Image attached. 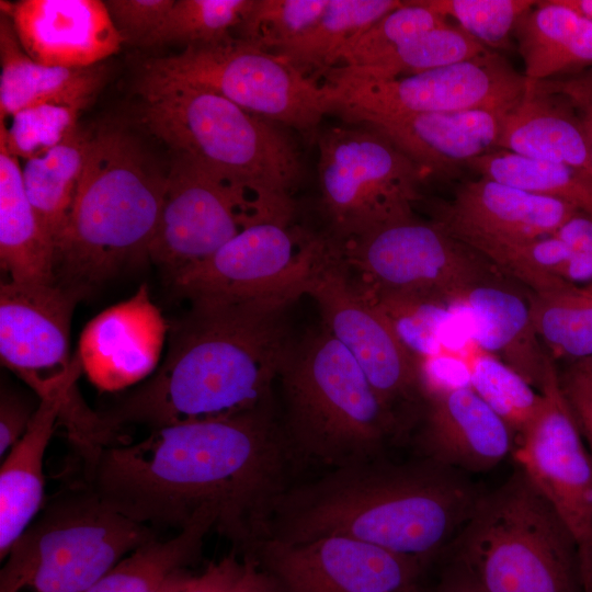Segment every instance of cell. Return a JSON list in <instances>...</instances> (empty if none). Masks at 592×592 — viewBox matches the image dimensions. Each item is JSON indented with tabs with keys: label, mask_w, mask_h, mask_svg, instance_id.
Masks as SVG:
<instances>
[{
	"label": "cell",
	"mask_w": 592,
	"mask_h": 592,
	"mask_svg": "<svg viewBox=\"0 0 592 592\" xmlns=\"http://www.w3.org/2000/svg\"><path fill=\"white\" fill-rule=\"evenodd\" d=\"M448 22L420 0L403 1L353 41L341 54L339 62L353 69L366 67L409 39Z\"/></svg>",
	"instance_id": "obj_40"
},
{
	"label": "cell",
	"mask_w": 592,
	"mask_h": 592,
	"mask_svg": "<svg viewBox=\"0 0 592 592\" xmlns=\"http://www.w3.org/2000/svg\"><path fill=\"white\" fill-rule=\"evenodd\" d=\"M592 379V356L572 363Z\"/></svg>",
	"instance_id": "obj_54"
},
{
	"label": "cell",
	"mask_w": 592,
	"mask_h": 592,
	"mask_svg": "<svg viewBox=\"0 0 592 592\" xmlns=\"http://www.w3.org/2000/svg\"><path fill=\"white\" fill-rule=\"evenodd\" d=\"M167 186L132 135L93 132L66 225L55 244V283L82 298L123 266L148 258Z\"/></svg>",
	"instance_id": "obj_5"
},
{
	"label": "cell",
	"mask_w": 592,
	"mask_h": 592,
	"mask_svg": "<svg viewBox=\"0 0 592 592\" xmlns=\"http://www.w3.org/2000/svg\"><path fill=\"white\" fill-rule=\"evenodd\" d=\"M237 592H278L273 580L250 557H243V570Z\"/></svg>",
	"instance_id": "obj_49"
},
{
	"label": "cell",
	"mask_w": 592,
	"mask_h": 592,
	"mask_svg": "<svg viewBox=\"0 0 592 592\" xmlns=\"http://www.w3.org/2000/svg\"><path fill=\"white\" fill-rule=\"evenodd\" d=\"M259 221L266 220L242 193L190 157L178 155L167 173L148 258L172 276Z\"/></svg>",
	"instance_id": "obj_17"
},
{
	"label": "cell",
	"mask_w": 592,
	"mask_h": 592,
	"mask_svg": "<svg viewBox=\"0 0 592 592\" xmlns=\"http://www.w3.org/2000/svg\"><path fill=\"white\" fill-rule=\"evenodd\" d=\"M0 121L39 104H62L83 111L105 79L102 64L90 67L48 66L22 48L7 14L0 18Z\"/></svg>",
	"instance_id": "obj_25"
},
{
	"label": "cell",
	"mask_w": 592,
	"mask_h": 592,
	"mask_svg": "<svg viewBox=\"0 0 592 592\" xmlns=\"http://www.w3.org/2000/svg\"><path fill=\"white\" fill-rule=\"evenodd\" d=\"M424 399L420 445L428 459L452 469L482 471L513 452L514 433L469 385L435 389Z\"/></svg>",
	"instance_id": "obj_23"
},
{
	"label": "cell",
	"mask_w": 592,
	"mask_h": 592,
	"mask_svg": "<svg viewBox=\"0 0 592 592\" xmlns=\"http://www.w3.org/2000/svg\"><path fill=\"white\" fill-rule=\"evenodd\" d=\"M458 305L468 312L471 335L482 351L540 391L553 358L542 348L528 304L498 281L470 288Z\"/></svg>",
	"instance_id": "obj_26"
},
{
	"label": "cell",
	"mask_w": 592,
	"mask_h": 592,
	"mask_svg": "<svg viewBox=\"0 0 592 592\" xmlns=\"http://www.w3.org/2000/svg\"><path fill=\"white\" fill-rule=\"evenodd\" d=\"M514 36L530 80L558 79L592 65V21L558 0L537 1Z\"/></svg>",
	"instance_id": "obj_29"
},
{
	"label": "cell",
	"mask_w": 592,
	"mask_h": 592,
	"mask_svg": "<svg viewBox=\"0 0 592 592\" xmlns=\"http://www.w3.org/2000/svg\"><path fill=\"white\" fill-rule=\"evenodd\" d=\"M210 530L209 520L198 519L168 539L156 538L122 559L84 592H153L196 559Z\"/></svg>",
	"instance_id": "obj_32"
},
{
	"label": "cell",
	"mask_w": 592,
	"mask_h": 592,
	"mask_svg": "<svg viewBox=\"0 0 592 592\" xmlns=\"http://www.w3.org/2000/svg\"><path fill=\"white\" fill-rule=\"evenodd\" d=\"M543 406L513 448L517 468L573 535L580 565L592 547V457L549 362Z\"/></svg>",
	"instance_id": "obj_16"
},
{
	"label": "cell",
	"mask_w": 592,
	"mask_h": 592,
	"mask_svg": "<svg viewBox=\"0 0 592 592\" xmlns=\"http://www.w3.org/2000/svg\"><path fill=\"white\" fill-rule=\"evenodd\" d=\"M62 406L41 400L23 436L5 454L0 468V558L34 521L44 500L43 460Z\"/></svg>",
	"instance_id": "obj_27"
},
{
	"label": "cell",
	"mask_w": 592,
	"mask_h": 592,
	"mask_svg": "<svg viewBox=\"0 0 592 592\" xmlns=\"http://www.w3.org/2000/svg\"><path fill=\"white\" fill-rule=\"evenodd\" d=\"M174 0H107L104 4L123 42L150 46Z\"/></svg>",
	"instance_id": "obj_43"
},
{
	"label": "cell",
	"mask_w": 592,
	"mask_h": 592,
	"mask_svg": "<svg viewBox=\"0 0 592 592\" xmlns=\"http://www.w3.org/2000/svg\"><path fill=\"white\" fill-rule=\"evenodd\" d=\"M322 75L332 111L351 123L365 116L469 110L506 113L523 96L527 80L494 50L394 79L368 78L341 66Z\"/></svg>",
	"instance_id": "obj_13"
},
{
	"label": "cell",
	"mask_w": 592,
	"mask_h": 592,
	"mask_svg": "<svg viewBox=\"0 0 592 592\" xmlns=\"http://www.w3.org/2000/svg\"><path fill=\"white\" fill-rule=\"evenodd\" d=\"M243 570V559L236 553L210 562L196 576H191L180 592H237Z\"/></svg>",
	"instance_id": "obj_46"
},
{
	"label": "cell",
	"mask_w": 592,
	"mask_h": 592,
	"mask_svg": "<svg viewBox=\"0 0 592 592\" xmlns=\"http://www.w3.org/2000/svg\"><path fill=\"white\" fill-rule=\"evenodd\" d=\"M357 125L319 129L314 139L320 207L335 241L415 215L425 180L386 136Z\"/></svg>",
	"instance_id": "obj_10"
},
{
	"label": "cell",
	"mask_w": 592,
	"mask_h": 592,
	"mask_svg": "<svg viewBox=\"0 0 592 592\" xmlns=\"http://www.w3.org/2000/svg\"><path fill=\"white\" fill-rule=\"evenodd\" d=\"M583 592H592V547L588 558L580 565Z\"/></svg>",
	"instance_id": "obj_53"
},
{
	"label": "cell",
	"mask_w": 592,
	"mask_h": 592,
	"mask_svg": "<svg viewBox=\"0 0 592 592\" xmlns=\"http://www.w3.org/2000/svg\"><path fill=\"white\" fill-rule=\"evenodd\" d=\"M437 592H483L470 572L459 562L443 579Z\"/></svg>",
	"instance_id": "obj_50"
},
{
	"label": "cell",
	"mask_w": 592,
	"mask_h": 592,
	"mask_svg": "<svg viewBox=\"0 0 592 592\" xmlns=\"http://www.w3.org/2000/svg\"><path fill=\"white\" fill-rule=\"evenodd\" d=\"M156 538L153 527L117 511L86 483L67 489L10 548L0 592H84Z\"/></svg>",
	"instance_id": "obj_8"
},
{
	"label": "cell",
	"mask_w": 592,
	"mask_h": 592,
	"mask_svg": "<svg viewBox=\"0 0 592 592\" xmlns=\"http://www.w3.org/2000/svg\"><path fill=\"white\" fill-rule=\"evenodd\" d=\"M93 132L78 127L46 153L25 160V193L54 247L68 219Z\"/></svg>",
	"instance_id": "obj_31"
},
{
	"label": "cell",
	"mask_w": 592,
	"mask_h": 592,
	"mask_svg": "<svg viewBox=\"0 0 592 592\" xmlns=\"http://www.w3.org/2000/svg\"><path fill=\"white\" fill-rule=\"evenodd\" d=\"M0 262L9 280L55 283V247L25 193L22 168L0 140Z\"/></svg>",
	"instance_id": "obj_28"
},
{
	"label": "cell",
	"mask_w": 592,
	"mask_h": 592,
	"mask_svg": "<svg viewBox=\"0 0 592 592\" xmlns=\"http://www.w3.org/2000/svg\"><path fill=\"white\" fill-rule=\"evenodd\" d=\"M80 299L56 283L1 282L0 356L39 401L61 403L59 423L79 454L87 455L103 444L105 430L77 388L80 358L69 356L71 317Z\"/></svg>",
	"instance_id": "obj_9"
},
{
	"label": "cell",
	"mask_w": 592,
	"mask_h": 592,
	"mask_svg": "<svg viewBox=\"0 0 592 592\" xmlns=\"http://www.w3.org/2000/svg\"><path fill=\"white\" fill-rule=\"evenodd\" d=\"M168 325L143 284L127 300L95 316L84 327L79 349L82 371L102 391H117L152 373Z\"/></svg>",
	"instance_id": "obj_20"
},
{
	"label": "cell",
	"mask_w": 592,
	"mask_h": 592,
	"mask_svg": "<svg viewBox=\"0 0 592 592\" xmlns=\"http://www.w3.org/2000/svg\"><path fill=\"white\" fill-rule=\"evenodd\" d=\"M491 50L508 49L519 20L535 0H420Z\"/></svg>",
	"instance_id": "obj_41"
},
{
	"label": "cell",
	"mask_w": 592,
	"mask_h": 592,
	"mask_svg": "<svg viewBox=\"0 0 592 592\" xmlns=\"http://www.w3.org/2000/svg\"><path fill=\"white\" fill-rule=\"evenodd\" d=\"M485 177L532 194L566 202L592 215V175L568 164L494 149L468 166Z\"/></svg>",
	"instance_id": "obj_33"
},
{
	"label": "cell",
	"mask_w": 592,
	"mask_h": 592,
	"mask_svg": "<svg viewBox=\"0 0 592 592\" xmlns=\"http://www.w3.org/2000/svg\"><path fill=\"white\" fill-rule=\"evenodd\" d=\"M323 326L355 358L382 402L396 409L423 397L421 361L351 281L333 240L306 285Z\"/></svg>",
	"instance_id": "obj_15"
},
{
	"label": "cell",
	"mask_w": 592,
	"mask_h": 592,
	"mask_svg": "<svg viewBox=\"0 0 592 592\" xmlns=\"http://www.w3.org/2000/svg\"><path fill=\"white\" fill-rule=\"evenodd\" d=\"M542 82L548 89L563 94L574 106L583 126L592 161V70Z\"/></svg>",
	"instance_id": "obj_47"
},
{
	"label": "cell",
	"mask_w": 592,
	"mask_h": 592,
	"mask_svg": "<svg viewBox=\"0 0 592 592\" xmlns=\"http://www.w3.org/2000/svg\"><path fill=\"white\" fill-rule=\"evenodd\" d=\"M300 296L191 299L172 327L159 369L99 412L106 430L117 436L130 424L155 430L271 403L272 385L294 342L286 312Z\"/></svg>",
	"instance_id": "obj_2"
},
{
	"label": "cell",
	"mask_w": 592,
	"mask_h": 592,
	"mask_svg": "<svg viewBox=\"0 0 592 592\" xmlns=\"http://www.w3.org/2000/svg\"><path fill=\"white\" fill-rule=\"evenodd\" d=\"M81 111L62 104H39L13 114L10 127L0 121V140L25 160L39 157L68 138Z\"/></svg>",
	"instance_id": "obj_42"
},
{
	"label": "cell",
	"mask_w": 592,
	"mask_h": 592,
	"mask_svg": "<svg viewBox=\"0 0 592 592\" xmlns=\"http://www.w3.org/2000/svg\"><path fill=\"white\" fill-rule=\"evenodd\" d=\"M278 378L292 460L331 468L367 460L397 429L361 366L323 326L294 340Z\"/></svg>",
	"instance_id": "obj_6"
},
{
	"label": "cell",
	"mask_w": 592,
	"mask_h": 592,
	"mask_svg": "<svg viewBox=\"0 0 592 592\" xmlns=\"http://www.w3.org/2000/svg\"><path fill=\"white\" fill-rule=\"evenodd\" d=\"M559 379L581 435L588 441L592 457V379L573 364L559 375Z\"/></svg>",
	"instance_id": "obj_45"
},
{
	"label": "cell",
	"mask_w": 592,
	"mask_h": 592,
	"mask_svg": "<svg viewBox=\"0 0 592 592\" xmlns=\"http://www.w3.org/2000/svg\"><path fill=\"white\" fill-rule=\"evenodd\" d=\"M358 291L386 316L402 343L421 363L441 355L444 335L455 319L451 304L431 297Z\"/></svg>",
	"instance_id": "obj_36"
},
{
	"label": "cell",
	"mask_w": 592,
	"mask_h": 592,
	"mask_svg": "<svg viewBox=\"0 0 592 592\" xmlns=\"http://www.w3.org/2000/svg\"><path fill=\"white\" fill-rule=\"evenodd\" d=\"M24 52L48 66L90 67L119 50L123 43L104 1H1Z\"/></svg>",
	"instance_id": "obj_21"
},
{
	"label": "cell",
	"mask_w": 592,
	"mask_h": 592,
	"mask_svg": "<svg viewBox=\"0 0 592 592\" xmlns=\"http://www.w3.org/2000/svg\"><path fill=\"white\" fill-rule=\"evenodd\" d=\"M565 7L592 21V0H558Z\"/></svg>",
	"instance_id": "obj_52"
},
{
	"label": "cell",
	"mask_w": 592,
	"mask_h": 592,
	"mask_svg": "<svg viewBox=\"0 0 592 592\" xmlns=\"http://www.w3.org/2000/svg\"><path fill=\"white\" fill-rule=\"evenodd\" d=\"M251 0H174L150 46L182 43L206 46L235 38Z\"/></svg>",
	"instance_id": "obj_38"
},
{
	"label": "cell",
	"mask_w": 592,
	"mask_h": 592,
	"mask_svg": "<svg viewBox=\"0 0 592 592\" xmlns=\"http://www.w3.org/2000/svg\"><path fill=\"white\" fill-rule=\"evenodd\" d=\"M293 462L271 403L238 414L155 429L103 447L83 464L84 483L126 516L179 531L206 517L249 556Z\"/></svg>",
	"instance_id": "obj_1"
},
{
	"label": "cell",
	"mask_w": 592,
	"mask_h": 592,
	"mask_svg": "<svg viewBox=\"0 0 592 592\" xmlns=\"http://www.w3.org/2000/svg\"><path fill=\"white\" fill-rule=\"evenodd\" d=\"M138 92L153 136L242 193L262 219L291 223L303 166L283 129L201 86L141 75Z\"/></svg>",
	"instance_id": "obj_4"
},
{
	"label": "cell",
	"mask_w": 592,
	"mask_h": 592,
	"mask_svg": "<svg viewBox=\"0 0 592 592\" xmlns=\"http://www.w3.org/2000/svg\"><path fill=\"white\" fill-rule=\"evenodd\" d=\"M327 234H311L289 223L259 221L243 228L208 258L171 276L187 299H252L299 293L326 257Z\"/></svg>",
	"instance_id": "obj_14"
},
{
	"label": "cell",
	"mask_w": 592,
	"mask_h": 592,
	"mask_svg": "<svg viewBox=\"0 0 592 592\" xmlns=\"http://www.w3.org/2000/svg\"><path fill=\"white\" fill-rule=\"evenodd\" d=\"M400 0H328L315 23L276 56L316 79L339 62L343 50Z\"/></svg>",
	"instance_id": "obj_30"
},
{
	"label": "cell",
	"mask_w": 592,
	"mask_h": 592,
	"mask_svg": "<svg viewBox=\"0 0 592 592\" xmlns=\"http://www.w3.org/2000/svg\"><path fill=\"white\" fill-rule=\"evenodd\" d=\"M39 406V405H38ZM37 407L22 394L8 388L0 397V454L3 457L26 432Z\"/></svg>",
	"instance_id": "obj_44"
},
{
	"label": "cell",
	"mask_w": 592,
	"mask_h": 592,
	"mask_svg": "<svg viewBox=\"0 0 592 592\" xmlns=\"http://www.w3.org/2000/svg\"><path fill=\"white\" fill-rule=\"evenodd\" d=\"M328 0H251L236 27L238 39L277 55L319 18Z\"/></svg>",
	"instance_id": "obj_39"
},
{
	"label": "cell",
	"mask_w": 592,
	"mask_h": 592,
	"mask_svg": "<svg viewBox=\"0 0 592 592\" xmlns=\"http://www.w3.org/2000/svg\"><path fill=\"white\" fill-rule=\"evenodd\" d=\"M477 500L452 468L430 459L392 465L371 458L287 486L273 504L264 538L345 536L423 561L464 527Z\"/></svg>",
	"instance_id": "obj_3"
},
{
	"label": "cell",
	"mask_w": 592,
	"mask_h": 592,
	"mask_svg": "<svg viewBox=\"0 0 592 592\" xmlns=\"http://www.w3.org/2000/svg\"><path fill=\"white\" fill-rule=\"evenodd\" d=\"M578 210L572 205L479 177L433 206V223L476 252L553 236Z\"/></svg>",
	"instance_id": "obj_19"
},
{
	"label": "cell",
	"mask_w": 592,
	"mask_h": 592,
	"mask_svg": "<svg viewBox=\"0 0 592 592\" xmlns=\"http://www.w3.org/2000/svg\"><path fill=\"white\" fill-rule=\"evenodd\" d=\"M191 576L186 569L178 570L168 577L153 592H180Z\"/></svg>",
	"instance_id": "obj_51"
},
{
	"label": "cell",
	"mask_w": 592,
	"mask_h": 592,
	"mask_svg": "<svg viewBox=\"0 0 592 592\" xmlns=\"http://www.w3.org/2000/svg\"><path fill=\"white\" fill-rule=\"evenodd\" d=\"M505 113L490 110L365 116L366 125L386 136L423 173L448 175L497 149Z\"/></svg>",
	"instance_id": "obj_22"
},
{
	"label": "cell",
	"mask_w": 592,
	"mask_h": 592,
	"mask_svg": "<svg viewBox=\"0 0 592 592\" xmlns=\"http://www.w3.org/2000/svg\"><path fill=\"white\" fill-rule=\"evenodd\" d=\"M497 149L568 164L592 175L588 141L574 106L542 81L526 80L523 96L503 115Z\"/></svg>",
	"instance_id": "obj_24"
},
{
	"label": "cell",
	"mask_w": 592,
	"mask_h": 592,
	"mask_svg": "<svg viewBox=\"0 0 592 592\" xmlns=\"http://www.w3.org/2000/svg\"><path fill=\"white\" fill-rule=\"evenodd\" d=\"M247 557L278 592H399L414 584L423 562L338 535L301 543L263 538Z\"/></svg>",
	"instance_id": "obj_18"
},
{
	"label": "cell",
	"mask_w": 592,
	"mask_h": 592,
	"mask_svg": "<svg viewBox=\"0 0 592 592\" xmlns=\"http://www.w3.org/2000/svg\"><path fill=\"white\" fill-rule=\"evenodd\" d=\"M534 329L549 350L573 362L592 356V291L569 282L543 293H531Z\"/></svg>",
	"instance_id": "obj_34"
},
{
	"label": "cell",
	"mask_w": 592,
	"mask_h": 592,
	"mask_svg": "<svg viewBox=\"0 0 592 592\" xmlns=\"http://www.w3.org/2000/svg\"><path fill=\"white\" fill-rule=\"evenodd\" d=\"M458 544L483 592H583L573 535L519 468L478 498Z\"/></svg>",
	"instance_id": "obj_7"
},
{
	"label": "cell",
	"mask_w": 592,
	"mask_h": 592,
	"mask_svg": "<svg viewBox=\"0 0 592 592\" xmlns=\"http://www.w3.org/2000/svg\"><path fill=\"white\" fill-rule=\"evenodd\" d=\"M473 390L521 435L539 412L544 397L521 375L486 352L466 364Z\"/></svg>",
	"instance_id": "obj_37"
},
{
	"label": "cell",
	"mask_w": 592,
	"mask_h": 592,
	"mask_svg": "<svg viewBox=\"0 0 592 592\" xmlns=\"http://www.w3.org/2000/svg\"><path fill=\"white\" fill-rule=\"evenodd\" d=\"M489 50L457 24L448 22L409 39L366 67H341L368 78L394 79L469 60Z\"/></svg>",
	"instance_id": "obj_35"
},
{
	"label": "cell",
	"mask_w": 592,
	"mask_h": 592,
	"mask_svg": "<svg viewBox=\"0 0 592 592\" xmlns=\"http://www.w3.org/2000/svg\"><path fill=\"white\" fill-rule=\"evenodd\" d=\"M399 592H419L415 583L412 584V585H409L407 588H405L403 590L399 591Z\"/></svg>",
	"instance_id": "obj_55"
},
{
	"label": "cell",
	"mask_w": 592,
	"mask_h": 592,
	"mask_svg": "<svg viewBox=\"0 0 592 592\" xmlns=\"http://www.w3.org/2000/svg\"><path fill=\"white\" fill-rule=\"evenodd\" d=\"M143 76L207 88L249 113L295 128L311 139L323 115L332 111L323 83L237 37L151 58L145 62Z\"/></svg>",
	"instance_id": "obj_12"
},
{
	"label": "cell",
	"mask_w": 592,
	"mask_h": 592,
	"mask_svg": "<svg viewBox=\"0 0 592 592\" xmlns=\"http://www.w3.org/2000/svg\"><path fill=\"white\" fill-rule=\"evenodd\" d=\"M553 236L572 249L592 255V215L577 212Z\"/></svg>",
	"instance_id": "obj_48"
},
{
	"label": "cell",
	"mask_w": 592,
	"mask_h": 592,
	"mask_svg": "<svg viewBox=\"0 0 592 592\" xmlns=\"http://www.w3.org/2000/svg\"><path fill=\"white\" fill-rule=\"evenodd\" d=\"M333 241L353 284L367 293L423 296L455 305L470 288L499 281L487 259L415 215Z\"/></svg>",
	"instance_id": "obj_11"
},
{
	"label": "cell",
	"mask_w": 592,
	"mask_h": 592,
	"mask_svg": "<svg viewBox=\"0 0 592 592\" xmlns=\"http://www.w3.org/2000/svg\"><path fill=\"white\" fill-rule=\"evenodd\" d=\"M585 287H588L590 291H592V285H589V286H585Z\"/></svg>",
	"instance_id": "obj_56"
}]
</instances>
